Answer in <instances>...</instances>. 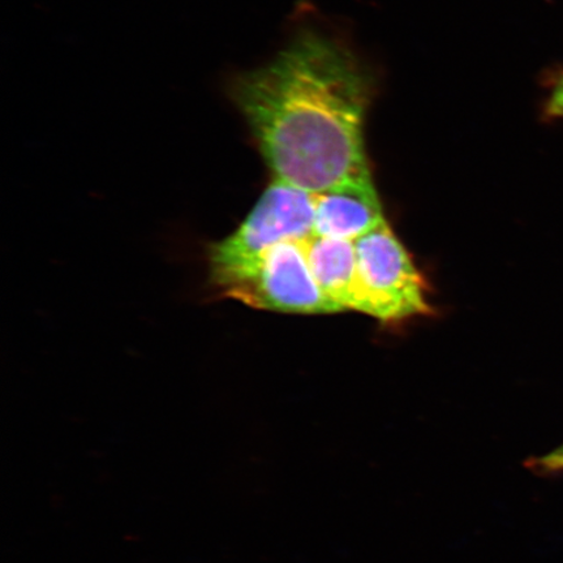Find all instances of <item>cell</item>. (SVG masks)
Returning <instances> with one entry per match:
<instances>
[{
  "mask_svg": "<svg viewBox=\"0 0 563 563\" xmlns=\"http://www.w3.org/2000/svg\"><path fill=\"white\" fill-rule=\"evenodd\" d=\"M368 69L344 42L302 31L232 97L276 180L311 194L371 178L364 145Z\"/></svg>",
  "mask_w": 563,
  "mask_h": 563,
  "instance_id": "1",
  "label": "cell"
},
{
  "mask_svg": "<svg viewBox=\"0 0 563 563\" xmlns=\"http://www.w3.org/2000/svg\"><path fill=\"white\" fill-rule=\"evenodd\" d=\"M313 234L314 194L274 179L241 228L211 246V277L217 285L272 246L305 242Z\"/></svg>",
  "mask_w": 563,
  "mask_h": 563,
  "instance_id": "2",
  "label": "cell"
},
{
  "mask_svg": "<svg viewBox=\"0 0 563 563\" xmlns=\"http://www.w3.org/2000/svg\"><path fill=\"white\" fill-rule=\"evenodd\" d=\"M230 298L266 311L340 312L321 291L309 266L305 242L272 246L250 265L217 284Z\"/></svg>",
  "mask_w": 563,
  "mask_h": 563,
  "instance_id": "3",
  "label": "cell"
},
{
  "mask_svg": "<svg viewBox=\"0 0 563 563\" xmlns=\"http://www.w3.org/2000/svg\"><path fill=\"white\" fill-rule=\"evenodd\" d=\"M355 249L364 314L396 321L429 312L424 280L389 224L357 239Z\"/></svg>",
  "mask_w": 563,
  "mask_h": 563,
  "instance_id": "4",
  "label": "cell"
},
{
  "mask_svg": "<svg viewBox=\"0 0 563 563\" xmlns=\"http://www.w3.org/2000/svg\"><path fill=\"white\" fill-rule=\"evenodd\" d=\"M372 178L343 183L314 195V234L356 242L384 224Z\"/></svg>",
  "mask_w": 563,
  "mask_h": 563,
  "instance_id": "5",
  "label": "cell"
},
{
  "mask_svg": "<svg viewBox=\"0 0 563 563\" xmlns=\"http://www.w3.org/2000/svg\"><path fill=\"white\" fill-rule=\"evenodd\" d=\"M308 263L317 285L342 311L364 313L355 242L313 234L305 241Z\"/></svg>",
  "mask_w": 563,
  "mask_h": 563,
  "instance_id": "6",
  "label": "cell"
},
{
  "mask_svg": "<svg viewBox=\"0 0 563 563\" xmlns=\"http://www.w3.org/2000/svg\"><path fill=\"white\" fill-rule=\"evenodd\" d=\"M525 467L541 477L563 474V443L544 455L531 456L525 462Z\"/></svg>",
  "mask_w": 563,
  "mask_h": 563,
  "instance_id": "7",
  "label": "cell"
},
{
  "mask_svg": "<svg viewBox=\"0 0 563 563\" xmlns=\"http://www.w3.org/2000/svg\"><path fill=\"white\" fill-rule=\"evenodd\" d=\"M544 117L551 121L563 119V70L549 91L544 103Z\"/></svg>",
  "mask_w": 563,
  "mask_h": 563,
  "instance_id": "8",
  "label": "cell"
}]
</instances>
